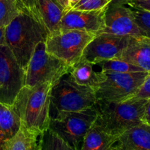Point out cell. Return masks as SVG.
Instances as JSON below:
<instances>
[{
    "mask_svg": "<svg viewBox=\"0 0 150 150\" xmlns=\"http://www.w3.org/2000/svg\"><path fill=\"white\" fill-rule=\"evenodd\" d=\"M133 38L107 32L98 34L86 46L81 57L94 64L103 60L120 59Z\"/></svg>",
    "mask_w": 150,
    "mask_h": 150,
    "instance_id": "30bf717a",
    "label": "cell"
},
{
    "mask_svg": "<svg viewBox=\"0 0 150 150\" xmlns=\"http://www.w3.org/2000/svg\"><path fill=\"white\" fill-rule=\"evenodd\" d=\"M114 150H150V126L142 123L118 137Z\"/></svg>",
    "mask_w": 150,
    "mask_h": 150,
    "instance_id": "5bb4252c",
    "label": "cell"
},
{
    "mask_svg": "<svg viewBox=\"0 0 150 150\" xmlns=\"http://www.w3.org/2000/svg\"><path fill=\"white\" fill-rule=\"evenodd\" d=\"M23 8L48 34L58 31L64 10L54 0H21Z\"/></svg>",
    "mask_w": 150,
    "mask_h": 150,
    "instance_id": "4fadbf2b",
    "label": "cell"
},
{
    "mask_svg": "<svg viewBox=\"0 0 150 150\" xmlns=\"http://www.w3.org/2000/svg\"><path fill=\"white\" fill-rule=\"evenodd\" d=\"M20 126V119L13 106L3 104L0 113V138L3 145L16 135Z\"/></svg>",
    "mask_w": 150,
    "mask_h": 150,
    "instance_id": "d6986e66",
    "label": "cell"
},
{
    "mask_svg": "<svg viewBox=\"0 0 150 150\" xmlns=\"http://www.w3.org/2000/svg\"><path fill=\"white\" fill-rule=\"evenodd\" d=\"M124 4L150 12V0H121Z\"/></svg>",
    "mask_w": 150,
    "mask_h": 150,
    "instance_id": "484cf974",
    "label": "cell"
},
{
    "mask_svg": "<svg viewBox=\"0 0 150 150\" xmlns=\"http://www.w3.org/2000/svg\"><path fill=\"white\" fill-rule=\"evenodd\" d=\"M40 150H73L60 137L47 129L40 137Z\"/></svg>",
    "mask_w": 150,
    "mask_h": 150,
    "instance_id": "7402d4cb",
    "label": "cell"
},
{
    "mask_svg": "<svg viewBox=\"0 0 150 150\" xmlns=\"http://www.w3.org/2000/svg\"><path fill=\"white\" fill-rule=\"evenodd\" d=\"M142 121H143V123L150 126V99H147L146 104H145L144 113Z\"/></svg>",
    "mask_w": 150,
    "mask_h": 150,
    "instance_id": "4316f807",
    "label": "cell"
},
{
    "mask_svg": "<svg viewBox=\"0 0 150 150\" xmlns=\"http://www.w3.org/2000/svg\"><path fill=\"white\" fill-rule=\"evenodd\" d=\"M96 69L94 63L81 57L80 60L69 67L68 73L76 83L95 91L103 78V71Z\"/></svg>",
    "mask_w": 150,
    "mask_h": 150,
    "instance_id": "2e32d148",
    "label": "cell"
},
{
    "mask_svg": "<svg viewBox=\"0 0 150 150\" xmlns=\"http://www.w3.org/2000/svg\"><path fill=\"white\" fill-rule=\"evenodd\" d=\"M103 32L130 37H146L136 23L131 10L121 0H112L105 13Z\"/></svg>",
    "mask_w": 150,
    "mask_h": 150,
    "instance_id": "8fae6325",
    "label": "cell"
},
{
    "mask_svg": "<svg viewBox=\"0 0 150 150\" xmlns=\"http://www.w3.org/2000/svg\"><path fill=\"white\" fill-rule=\"evenodd\" d=\"M95 91L76 83L69 73L64 74L53 85L50 101V119L61 112L80 111L97 102Z\"/></svg>",
    "mask_w": 150,
    "mask_h": 150,
    "instance_id": "277c9868",
    "label": "cell"
},
{
    "mask_svg": "<svg viewBox=\"0 0 150 150\" xmlns=\"http://www.w3.org/2000/svg\"><path fill=\"white\" fill-rule=\"evenodd\" d=\"M53 85L46 82L33 87L24 85L12 105L20 119L21 126L38 135L48 129Z\"/></svg>",
    "mask_w": 150,
    "mask_h": 150,
    "instance_id": "6da1fadb",
    "label": "cell"
},
{
    "mask_svg": "<svg viewBox=\"0 0 150 150\" xmlns=\"http://www.w3.org/2000/svg\"><path fill=\"white\" fill-rule=\"evenodd\" d=\"M25 71L7 45H0V103L13 105L24 86Z\"/></svg>",
    "mask_w": 150,
    "mask_h": 150,
    "instance_id": "9c48e42d",
    "label": "cell"
},
{
    "mask_svg": "<svg viewBox=\"0 0 150 150\" xmlns=\"http://www.w3.org/2000/svg\"><path fill=\"white\" fill-rule=\"evenodd\" d=\"M81 0H68V10L73 8V7H74L76 4H77Z\"/></svg>",
    "mask_w": 150,
    "mask_h": 150,
    "instance_id": "f546056e",
    "label": "cell"
},
{
    "mask_svg": "<svg viewBox=\"0 0 150 150\" xmlns=\"http://www.w3.org/2000/svg\"><path fill=\"white\" fill-rule=\"evenodd\" d=\"M131 98L139 99H150V73H148L144 81L136 94Z\"/></svg>",
    "mask_w": 150,
    "mask_h": 150,
    "instance_id": "d4e9b609",
    "label": "cell"
},
{
    "mask_svg": "<svg viewBox=\"0 0 150 150\" xmlns=\"http://www.w3.org/2000/svg\"><path fill=\"white\" fill-rule=\"evenodd\" d=\"M4 29L5 27H0V45H6L4 40Z\"/></svg>",
    "mask_w": 150,
    "mask_h": 150,
    "instance_id": "f1b7e54d",
    "label": "cell"
},
{
    "mask_svg": "<svg viewBox=\"0 0 150 150\" xmlns=\"http://www.w3.org/2000/svg\"><path fill=\"white\" fill-rule=\"evenodd\" d=\"M98 118L95 104L80 111L61 112L50 119L48 129L73 150H79L83 138Z\"/></svg>",
    "mask_w": 150,
    "mask_h": 150,
    "instance_id": "5b68a950",
    "label": "cell"
},
{
    "mask_svg": "<svg viewBox=\"0 0 150 150\" xmlns=\"http://www.w3.org/2000/svg\"><path fill=\"white\" fill-rule=\"evenodd\" d=\"M40 137L21 126L16 135L4 142L3 150H40Z\"/></svg>",
    "mask_w": 150,
    "mask_h": 150,
    "instance_id": "ac0fdd59",
    "label": "cell"
},
{
    "mask_svg": "<svg viewBox=\"0 0 150 150\" xmlns=\"http://www.w3.org/2000/svg\"><path fill=\"white\" fill-rule=\"evenodd\" d=\"M112 0H81L72 9L76 10L95 11L105 9Z\"/></svg>",
    "mask_w": 150,
    "mask_h": 150,
    "instance_id": "cb8c5ba5",
    "label": "cell"
},
{
    "mask_svg": "<svg viewBox=\"0 0 150 150\" xmlns=\"http://www.w3.org/2000/svg\"><path fill=\"white\" fill-rule=\"evenodd\" d=\"M22 9L21 0H0V27H6Z\"/></svg>",
    "mask_w": 150,
    "mask_h": 150,
    "instance_id": "44dd1931",
    "label": "cell"
},
{
    "mask_svg": "<svg viewBox=\"0 0 150 150\" xmlns=\"http://www.w3.org/2000/svg\"><path fill=\"white\" fill-rule=\"evenodd\" d=\"M120 60L138 66L150 73V38L133 37L123 51Z\"/></svg>",
    "mask_w": 150,
    "mask_h": 150,
    "instance_id": "9a60e30c",
    "label": "cell"
},
{
    "mask_svg": "<svg viewBox=\"0 0 150 150\" xmlns=\"http://www.w3.org/2000/svg\"><path fill=\"white\" fill-rule=\"evenodd\" d=\"M59 5L61 6L64 12L68 10V0H54Z\"/></svg>",
    "mask_w": 150,
    "mask_h": 150,
    "instance_id": "83f0119b",
    "label": "cell"
},
{
    "mask_svg": "<svg viewBox=\"0 0 150 150\" xmlns=\"http://www.w3.org/2000/svg\"><path fill=\"white\" fill-rule=\"evenodd\" d=\"M107 8V7H106ZM106 8L95 11L70 9L64 13L59 30H79L98 35L105 29V13Z\"/></svg>",
    "mask_w": 150,
    "mask_h": 150,
    "instance_id": "7c38bea8",
    "label": "cell"
},
{
    "mask_svg": "<svg viewBox=\"0 0 150 150\" xmlns=\"http://www.w3.org/2000/svg\"><path fill=\"white\" fill-rule=\"evenodd\" d=\"M118 137L105 131L95 122L85 135L79 150H114Z\"/></svg>",
    "mask_w": 150,
    "mask_h": 150,
    "instance_id": "e0dca14e",
    "label": "cell"
},
{
    "mask_svg": "<svg viewBox=\"0 0 150 150\" xmlns=\"http://www.w3.org/2000/svg\"><path fill=\"white\" fill-rule=\"evenodd\" d=\"M103 78L95 90L97 100L121 101L134 96L148 72L116 73L103 71Z\"/></svg>",
    "mask_w": 150,
    "mask_h": 150,
    "instance_id": "ba28073f",
    "label": "cell"
},
{
    "mask_svg": "<svg viewBox=\"0 0 150 150\" xmlns=\"http://www.w3.org/2000/svg\"><path fill=\"white\" fill-rule=\"evenodd\" d=\"M70 66L47 51L45 41L37 45L25 71L24 85L33 87L42 83L54 84Z\"/></svg>",
    "mask_w": 150,
    "mask_h": 150,
    "instance_id": "8992f818",
    "label": "cell"
},
{
    "mask_svg": "<svg viewBox=\"0 0 150 150\" xmlns=\"http://www.w3.org/2000/svg\"><path fill=\"white\" fill-rule=\"evenodd\" d=\"M101 71L116 72V73H132V72H144V71L138 66L132 65L120 59L103 60L95 64Z\"/></svg>",
    "mask_w": 150,
    "mask_h": 150,
    "instance_id": "ffe728a7",
    "label": "cell"
},
{
    "mask_svg": "<svg viewBox=\"0 0 150 150\" xmlns=\"http://www.w3.org/2000/svg\"><path fill=\"white\" fill-rule=\"evenodd\" d=\"M146 101L135 98L121 101L98 100L95 103L98 110L95 123L110 134L120 136L130 128L143 123Z\"/></svg>",
    "mask_w": 150,
    "mask_h": 150,
    "instance_id": "3957f363",
    "label": "cell"
},
{
    "mask_svg": "<svg viewBox=\"0 0 150 150\" xmlns=\"http://www.w3.org/2000/svg\"><path fill=\"white\" fill-rule=\"evenodd\" d=\"M127 6L131 10L133 18L139 27L144 33L145 36L150 38V12L131 6Z\"/></svg>",
    "mask_w": 150,
    "mask_h": 150,
    "instance_id": "603a6c76",
    "label": "cell"
},
{
    "mask_svg": "<svg viewBox=\"0 0 150 150\" xmlns=\"http://www.w3.org/2000/svg\"><path fill=\"white\" fill-rule=\"evenodd\" d=\"M2 106H3V104L0 103V113H1ZM0 150H3V144H2V142H1V138H0Z\"/></svg>",
    "mask_w": 150,
    "mask_h": 150,
    "instance_id": "4dcf8cb0",
    "label": "cell"
},
{
    "mask_svg": "<svg viewBox=\"0 0 150 150\" xmlns=\"http://www.w3.org/2000/svg\"><path fill=\"white\" fill-rule=\"evenodd\" d=\"M95 34L79 30H58L48 34L45 47L49 54L64 62L69 66L80 60Z\"/></svg>",
    "mask_w": 150,
    "mask_h": 150,
    "instance_id": "52a82bcc",
    "label": "cell"
},
{
    "mask_svg": "<svg viewBox=\"0 0 150 150\" xmlns=\"http://www.w3.org/2000/svg\"><path fill=\"white\" fill-rule=\"evenodd\" d=\"M48 35L43 26L23 8L4 29L6 45L25 71L37 45L45 41Z\"/></svg>",
    "mask_w": 150,
    "mask_h": 150,
    "instance_id": "7a4b0ae2",
    "label": "cell"
}]
</instances>
